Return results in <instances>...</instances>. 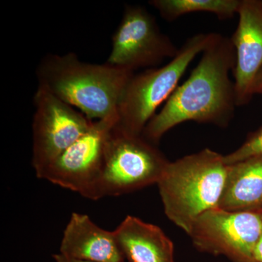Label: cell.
Masks as SVG:
<instances>
[{"label":"cell","instance_id":"6da1fadb","mask_svg":"<svg viewBox=\"0 0 262 262\" xmlns=\"http://www.w3.org/2000/svg\"><path fill=\"white\" fill-rule=\"evenodd\" d=\"M202 53L187 80L177 88L146 125L142 136L149 142H159L168 131L183 122L225 127L233 118L237 105L234 82L229 77L236 63L232 41L214 32Z\"/></svg>","mask_w":262,"mask_h":262},{"label":"cell","instance_id":"7a4b0ae2","mask_svg":"<svg viewBox=\"0 0 262 262\" xmlns=\"http://www.w3.org/2000/svg\"><path fill=\"white\" fill-rule=\"evenodd\" d=\"M38 88L80 110L92 121L115 119L131 71L81 61L74 53L49 54L38 65Z\"/></svg>","mask_w":262,"mask_h":262},{"label":"cell","instance_id":"3957f363","mask_svg":"<svg viewBox=\"0 0 262 262\" xmlns=\"http://www.w3.org/2000/svg\"><path fill=\"white\" fill-rule=\"evenodd\" d=\"M224 157L205 149L170 162L158 183L165 215L186 233L202 214L219 208L228 171Z\"/></svg>","mask_w":262,"mask_h":262},{"label":"cell","instance_id":"277c9868","mask_svg":"<svg viewBox=\"0 0 262 262\" xmlns=\"http://www.w3.org/2000/svg\"><path fill=\"white\" fill-rule=\"evenodd\" d=\"M213 34H196L183 44L178 54L167 64L134 74L119 103L115 128L130 135L142 136L156 110L177 89L188 67L204 51Z\"/></svg>","mask_w":262,"mask_h":262},{"label":"cell","instance_id":"5b68a950","mask_svg":"<svg viewBox=\"0 0 262 262\" xmlns=\"http://www.w3.org/2000/svg\"><path fill=\"white\" fill-rule=\"evenodd\" d=\"M169 163L143 136L130 135L114 127L106 141L94 201L158 184Z\"/></svg>","mask_w":262,"mask_h":262},{"label":"cell","instance_id":"8992f818","mask_svg":"<svg viewBox=\"0 0 262 262\" xmlns=\"http://www.w3.org/2000/svg\"><path fill=\"white\" fill-rule=\"evenodd\" d=\"M179 51L146 8L127 5L112 37V51L106 63L134 72L141 68H156Z\"/></svg>","mask_w":262,"mask_h":262},{"label":"cell","instance_id":"52a82bcc","mask_svg":"<svg viewBox=\"0 0 262 262\" xmlns=\"http://www.w3.org/2000/svg\"><path fill=\"white\" fill-rule=\"evenodd\" d=\"M34 104L32 163L38 177L84 135L94 121L40 88L34 94Z\"/></svg>","mask_w":262,"mask_h":262},{"label":"cell","instance_id":"ba28073f","mask_svg":"<svg viewBox=\"0 0 262 262\" xmlns=\"http://www.w3.org/2000/svg\"><path fill=\"white\" fill-rule=\"evenodd\" d=\"M117 122L115 119L94 121L91 128L48 165L38 178L94 201L106 141Z\"/></svg>","mask_w":262,"mask_h":262},{"label":"cell","instance_id":"9c48e42d","mask_svg":"<svg viewBox=\"0 0 262 262\" xmlns=\"http://www.w3.org/2000/svg\"><path fill=\"white\" fill-rule=\"evenodd\" d=\"M198 249L234 262H257L253 252L262 234V215L216 208L202 214L188 234Z\"/></svg>","mask_w":262,"mask_h":262},{"label":"cell","instance_id":"30bf717a","mask_svg":"<svg viewBox=\"0 0 262 262\" xmlns=\"http://www.w3.org/2000/svg\"><path fill=\"white\" fill-rule=\"evenodd\" d=\"M238 24L230 37L236 55L233 70L237 106L248 104L252 88L262 69V1L241 0Z\"/></svg>","mask_w":262,"mask_h":262},{"label":"cell","instance_id":"8fae6325","mask_svg":"<svg viewBox=\"0 0 262 262\" xmlns=\"http://www.w3.org/2000/svg\"><path fill=\"white\" fill-rule=\"evenodd\" d=\"M60 253L91 262H125L114 231L98 227L82 213H72L62 237Z\"/></svg>","mask_w":262,"mask_h":262},{"label":"cell","instance_id":"7c38bea8","mask_svg":"<svg viewBox=\"0 0 262 262\" xmlns=\"http://www.w3.org/2000/svg\"><path fill=\"white\" fill-rule=\"evenodd\" d=\"M114 233L125 262H174L173 242L158 226L127 215Z\"/></svg>","mask_w":262,"mask_h":262},{"label":"cell","instance_id":"4fadbf2b","mask_svg":"<svg viewBox=\"0 0 262 262\" xmlns=\"http://www.w3.org/2000/svg\"><path fill=\"white\" fill-rule=\"evenodd\" d=\"M219 208L262 214V156L228 165Z\"/></svg>","mask_w":262,"mask_h":262},{"label":"cell","instance_id":"5bb4252c","mask_svg":"<svg viewBox=\"0 0 262 262\" xmlns=\"http://www.w3.org/2000/svg\"><path fill=\"white\" fill-rule=\"evenodd\" d=\"M241 0H151L149 4L167 21L193 13H209L220 20L233 18Z\"/></svg>","mask_w":262,"mask_h":262},{"label":"cell","instance_id":"9a60e30c","mask_svg":"<svg viewBox=\"0 0 262 262\" xmlns=\"http://www.w3.org/2000/svg\"><path fill=\"white\" fill-rule=\"evenodd\" d=\"M258 156H262V127L248 136L238 149L224 158L226 165H230Z\"/></svg>","mask_w":262,"mask_h":262},{"label":"cell","instance_id":"2e32d148","mask_svg":"<svg viewBox=\"0 0 262 262\" xmlns=\"http://www.w3.org/2000/svg\"><path fill=\"white\" fill-rule=\"evenodd\" d=\"M252 92L253 96L255 94L262 95V69L258 72L253 82Z\"/></svg>","mask_w":262,"mask_h":262},{"label":"cell","instance_id":"e0dca14e","mask_svg":"<svg viewBox=\"0 0 262 262\" xmlns=\"http://www.w3.org/2000/svg\"><path fill=\"white\" fill-rule=\"evenodd\" d=\"M253 256L256 261L262 262V234L255 246Z\"/></svg>","mask_w":262,"mask_h":262},{"label":"cell","instance_id":"ac0fdd59","mask_svg":"<svg viewBox=\"0 0 262 262\" xmlns=\"http://www.w3.org/2000/svg\"><path fill=\"white\" fill-rule=\"evenodd\" d=\"M53 259L55 262H91L83 261V260L76 259V258L68 257L61 253H58V254H54L53 256Z\"/></svg>","mask_w":262,"mask_h":262},{"label":"cell","instance_id":"d6986e66","mask_svg":"<svg viewBox=\"0 0 262 262\" xmlns=\"http://www.w3.org/2000/svg\"><path fill=\"white\" fill-rule=\"evenodd\" d=\"M261 215H262V214H261Z\"/></svg>","mask_w":262,"mask_h":262}]
</instances>
